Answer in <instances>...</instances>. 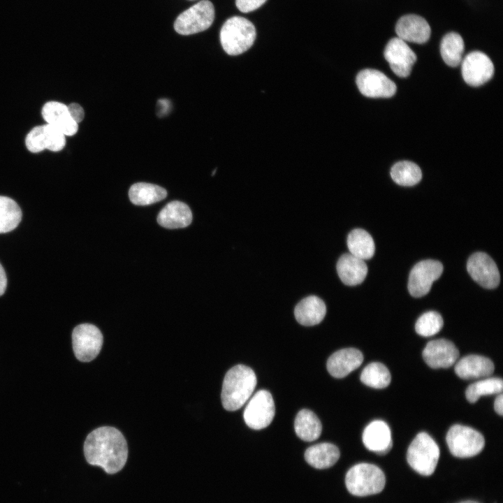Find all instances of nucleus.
Returning a JSON list of instances; mask_svg holds the SVG:
<instances>
[{"mask_svg":"<svg viewBox=\"0 0 503 503\" xmlns=\"http://www.w3.org/2000/svg\"><path fill=\"white\" fill-rule=\"evenodd\" d=\"M214 19V8L209 0H201L178 15L174 29L181 35H191L207 29Z\"/></svg>","mask_w":503,"mask_h":503,"instance_id":"nucleus-6","label":"nucleus"},{"mask_svg":"<svg viewBox=\"0 0 503 503\" xmlns=\"http://www.w3.org/2000/svg\"><path fill=\"white\" fill-rule=\"evenodd\" d=\"M191 221L192 213L189 207L178 201L168 203L157 216L159 225L170 229L187 227Z\"/></svg>","mask_w":503,"mask_h":503,"instance_id":"nucleus-22","label":"nucleus"},{"mask_svg":"<svg viewBox=\"0 0 503 503\" xmlns=\"http://www.w3.org/2000/svg\"><path fill=\"white\" fill-rule=\"evenodd\" d=\"M494 369L495 366L491 360L475 354L462 358L454 367L457 376L466 380L488 377L493 373Z\"/></svg>","mask_w":503,"mask_h":503,"instance_id":"nucleus-21","label":"nucleus"},{"mask_svg":"<svg viewBox=\"0 0 503 503\" xmlns=\"http://www.w3.org/2000/svg\"><path fill=\"white\" fill-rule=\"evenodd\" d=\"M191 1H193V0H191Z\"/></svg>","mask_w":503,"mask_h":503,"instance_id":"nucleus-40","label":"nucleus"},{"mask_svg":"<svg viewBox=\"0 0 503 503\" xmlns=\"http://www.w3.org/2000/svg\"><path fill=\"white\" fill-rule=\"evenodd\" d=\"M460 503H479V502H475V501H472V500H467V501L461 502Z\"/></svg>","mask_w":503,"mask_h":503,"instance_id":"nucleus-39","label":"nucleus"},{"mask_svg":"<svg viewBox=\"0 0 503 503\" xmlns=\"http://www.w3.org/2000/svg\"><path fill=\"white\" fill-rule=\"evenodd\" d=\"M439 449L426 432L418 433L410 444L407 459L410 467L423 476L431 475L437 465Z\"/></svg>","mask_w":503,"mask_h":503,"instance_id":"nucleus-5","label":"nucleus"},{"mask_svg":"<svg viewBox=\"0 0 503 503\" xmlns=\"http://www.w3.org/2000/svg\"><path fill=\"white\" fill-rule=\"evenodd\" d=\"M326 307L317 296H310L300 300L295 307L294 315L301 325L311 326L319 324L324 318Z\"/></svg>","mask_w":503,"mask_h":503,"instance_id":"nucleus-24","label":"nucleus"},{"mask_svg":"<svg viewBox=\"0 0 503 503\" xmlns=\"http://www.w3.org/2000/svg\"><path fill=\"white\" fill-rule=\"evenodd\" d=\"M166 196L164 188L146 182L133 184L129 191L130 201L137 205H150L164 199Z\"/></svg>","mask_w":503,"mask_h":503,"instance_id":"nucleus-27","label":"nucleus"},{"mask_svg":"<svg viewBox=\"0 0 503 503\" xmlns=\"http://www.w3.org/2000/svg\"><path fill=\"white\" fill-rule=\"evenodd\" d=\"M294 429L298 437L302 440L313 442L320 437L322 425L314 413L304 409L300 410L296 417Z\"/></svg>","mask_w":503,"mask_h":503,"instance_id":"nucleus-26","label":"nucleus"},{"mask_svg":"<svg viewBox=\"0 0 503 503\" xmlns=\"http://www.w3.org/2000/svg\"><path fill=\"white\" fill-rule=\"evenodd\" d=\"M442 272L443 265L438 261L428 259L417 263L409 276L407 287L411 296L420 298L426 295Z\"/></svg>","mask_w":503,"mask_h":503,"instance_id":"nucleus-10","label":"nucleus"},{"mask_svg":"<svg viewBox=\"0 0 503 503\" xmlns=\"http://www.w3.org/2000/svg\"><path fill=\"white\" fill-rule=\"evenodd\" d=\"M72 344L77 359L82 362H89L99 353L103 344V335L94 325L80 324L73 330Z\"/></svg>","mask_w":503,"mask_h":503,"instance_id":"nucleus-8","label":"nucleus"},{"mask_svg":"<svg viewBox=\"0 0 503 503\" xmlns=\"http://www.w3.org/2000/svg\"><path fill=\"white\" fill-rule=\"evenodd\" d=\"M384 57L393 73L400 78L409 75L416 61V55L407 43L395 37L386 45Z\"/></svg>","mask_w":503,"mask_h":503,"instance_id":"nucleus-13","label":"nucleus"},{"mask_svg":"<svg viewBox=\"0 0 503 503\" xmlns=\"http://www.w3.org/2000/svg\"><path fill=\"white\" fill-rule=\"evenodd\" d=\"M363 361V355L355 348L340 349L327 360V370L335 378H343L357 369Z\"/></svg>","mask_w":503,"mask_h":503,"instance_id":"nucleus-20","label":"nucleus"},{"mask_svg":"<svg viewBox=\"0 0 503 503\" xmlns=\"http://www.w3.org/2000/svg\"><path fill=\"white\" fill-rule=\"evenodd\" d=\"M494 408L495 411L500 416L503 414V395L502 393L498 394L495 400Z\"/></svg>","mask_w":503,"mask_h":503,"instance_id":"nucleus-38","label":"nucleus"},{"mask_svg":"<svg viewBox=\"0 0 503 503\" xmlns=\"http://www.w3.org/2000/svg\"><path fill=\"white\" fill-rule=\"evenodd\" d=\"M7 286V279L3 268L0 264V296L3 295L6 291Z\"/></svg>","mask_w":503,"mask_h":503,"instance_id":"nucleus-37","label":"nucleus"},{"mask_svg":"<svg viewBox=\"0 0 503 503\" xmlns=\"http://www.w3.org/2000/svg\"><path fill=\"white\" fill-rule=\"evenodd\" d=\"M360 92L370 98H390L396 92V85L382 72L371 68L360 71L356 77Z\"/></svg>","mask_w":503,"mask_h":503,"instance_id":"nucleus-11","label":"nucleus"},{"mask_svg":"<svg viewBox=\"0 0 503 503\" xmlns=\"http://www.w3.org/2000/svg\"><path fill=\"white\" fill-rule=\"evenodd\" d=\"M360 379L366 386L379 389L390 384L391 377L389 370L384 364L374 362L365 367Z\"/></svg>","mask_w":503,"mask_h":503,"instance_id":"nucleus-32","label":"nucleus"},{"mask_svg":"<svg viewBox=\"0 0 503 503\" xmlns=\"http://www.w3.org/2000/svg\"><path fill=\"white\" fill-rule=\"evenodd\" d=\"M467 269L472 278L486 289L496 288L500 281L495 261L486 253L476 252L468 259Z\"/></svg>","mask_w":503,"mask_h":503,"instance_id":"nucleus-14","label":"nucleus"},{"mask_svg":"<svg viewBox=\"0 0 503 503\" xmlns=\"http://www.w3.org/2000/svg\"><path fill=\"white\" fill-rule=\"evenodd\" d=\"M347 246L350 254L362 260L371 258L375 251L373 238L365 230L356 228L347 237Z\"/></svg>","mask_w":503,"mask_h":503,"instance_id":"nucleus-28","label":"nucleus"},{"mask_svg":"<svg viewBox=\"0 0 503 503\" xmlns=\"http://www.w3.org/2000/svg\"><path fill=\"white\" fill-rule=\"evenodd\" d=\"M395 32L402 41L415 43H425L430 36L431 29L421 16L409 14L401 17L396 23Z\"/></svg>","mask_w":503,"mask_h":503,"instance_id":"nucleus-17","label":"nucleus"},{"mask_svg":"<svg viewBox=\"0 0 503 503\" xmlns=\"http://www.w3.org/2000/svg\"><path fill=\"white\" fill-rule=\"evenodd\" d=\"M464 50L463 39L458 33H448L441 41L442 57L444 61L451 67H456L461 63Z\"/></svg>","mask_w":503,"mask_h":503,"instance_id":"nucleus-29","label":"nucleus"},{"mask_svg":"<svg viewBox=\"0 0 503 503\" xmlns=\"http://www.w3.org/2000/svg\"><path fill=\"white\" fill-rule=\"evenodd\" d=\"M502 379L487 377L469 385L465 391V396L468 402L474 403L483 395L502 393Z\"/></svg>","mask_w":503,"mask_h":503,"instance_id":"nucleus-33","label":"nucleus"},{"mask_svg":"<svg viewBox=\"0 0 503 503\" xmlns=\"http://www.w3.org/2000/svg\"><path fill=\"white\" fill-rule=\"evenodd\" d=\"M386 479L382 470L370 463L353 465L347 472L345 484L348 491L355 496L364 497L382 491Z\"/></svg>","mask_w":503,"mask_h":503,"instance_id":"nucleus-4","label":"nucleus"},{"mask_svg":"<svg viewBox=\"0 0 503 503\" xmlns=\"http://www.w3.org/2000/svg\"><path fill=\"white\" fill-rule=\"evenodd\" d=\"M340 453L338 448L330 443H320L309 447L305 452V459L316 469H326L338 460Z\"/></svg>","mask_w":503,"mask_h":503,"instance_id":"nucleus-25","label":"nucleus"},{"mask_svg":"<svg viewBox=\"0 0 503 503\" xmlns=\"http://www.w3.org/2000/svg\"><path fill=\"white\" fill-rule=\"evenodd\" d=\"M67 106L69 113L74 121L78 124L82 122L85 117L83 108L75 103H71Z\"/></svg>","mask_w":503,"mask_h":503,"instance_id":"nucleus-36","label":"nucleus"},{"mask_svg":"<svg viewBox=\"0 0 503 503\" xmlns=\"http://www.w3.org/2000/svg\"><path fill=\"white\" fill-rule=\"evenodd\" d=\"M42 116L47 124L71 136L78 130V124L71 117L68 106L57 101L47 102L42 108Z\"/></svg>","mask_w":503,"mask_h":503,"instance_id":"nucleus-18","label":"nucleus"},{"mask_svg":"<svg viewBox=\"0 0 503 503\" xmlns=\"http://www.w3.org/2000/svg\"><path fill=\"white\" fill-rule=\"evenodd\" d=\"M275 403L272 395L266 390H260L247 403L243 417L245 422L250 428L261 430L270 424L275 416Z\"/></svg>","mask_w":503,"mask_h":503,"instance_id":"nucleus-9","label":"nucleus"},{"mask_svg":"<svg viewBox=\"0 0 503 503\" xmlns=\"http://www.w3.org/2000/svg\"><path fill=\"white\" fill-rule=\"evenodd\" d=\"M462 75L467 84L478 87L490 80L494 74V66L483 52L474 51L461 61Z\"/></svg>","mask_w":503,"mask_h":503,"instance_id":"nucleus-12","label":"nucleus"},{"mask_svg":"<svg viewBox=\"0 0 503 503\" xmlns=\"http://www.w3.org/2000/svg\"><path fill=\"white\" fill-rule=\"evenodd\" d=\"M443 323V319L438 312L430 311L423 314L418 319L415 324V330L419 335L430 337L439 332Z\"/></svg>","mask_w":503,"mask_h":503,"instance_id":"nucleus-34","label":"nucleus"},{"mask_svg":"<svg viewBox=\"0 0 503 503\" xmlns=\"http://www.w3.org/2000/svg\"><path fill=\"white\" fill-rule=\"evenodd\" d=\"M393 180L399 185L409 187L418 183L422 172L418 165L411 161H402L395 163L391 170Z\"/></svg>","mask_w":503,"mask_h":503,"instance_id":"nucleus-30","label":"nucleus"},{"mask_svg":"<svg viewBox=\"0 0 503 503\" xmlns=\"http://www.w3.org/2000/svg\"><path fill=\"white\" fill-rule=\"evenodd\" d=\"M267 0H235L238 9L242 13L254 11L261 7Z\"/></svg>","mask_w":503,"mask_h":503,"instance_id":"nucleus-35","label":"nucleus"},{"mask_svg":"<svg viewBox=\"0 0 503 503\" xmlns=\"http://www.w3.org/2000/svg\"><path fill=\"white\" fill-rule=\"evenodd\" d=\"M256 377L249 367L237 365L226 374L221 398L224 408L235 411L241 408L251 397L256 386Z\"/></svg>","mask_w":503,"mask_h":503,"instance_id":"nucleus-2","label":"nucleus"},{"mask_svg":"<svg viewBox=\"0 0 503 503\" xmlns=\"http://www.w3.org/2000/svg\"><path fill=\"white\" fill-rule=\"evenodd\" d=\"M446 440L451 454L458 458L474 456L485 445L484 437L479 432L459 424L450 428Z\"/></svg>","mask_w":503,"mask_h":503,"instance_id":"nucleus-7","label":"nucleus"},{"mask_svg":"<svg viewBox=\"0 0 503 503\" xmlns=\"http://www.w3.org/2000/svg\"><path fill=\"white\" fill-rule=\"evenodd\" d=\"M87 462L101 467L110 474L119 472L128 458L126 441L117 429L103 426L91 432L84 443Z\"/></svg>","mask_w":503,"mask_h":503,"instance_id":"nucleus-1","label":"nucleus"},{"mask_svg":"<svg viewBox=\"0 0 503 503\" xmlns=\"http://www.w3.org/2000/svg\"><path fill=\"white\" fill-rule=\"evenodd\" d=\"M337 272L344 284L356 286L364 281L367 274V266L364 260L351 254H345L337 263Z\"/></svg>","mask_w":503,"mask_h":503,"instance_id":"nucleus-23","label":"nucleus"},{"mask_svg":"<svg viewBox=\"0 0 503 503\" xmlns=\"http://www.w3.org/2000/svg\"><path fill=\"white\" fill-rule=\"evenodd\" d=\"M22 219V211L9 197L0 196V233L15 229Z\"/></svg>","mask_w":503,"mask_h":503,"instance_id":"nucleus-31","label":"nucleus"},{"mask_svg":"<svg viewBox=\"0 0 503 503\" xmlns=\"http://www.w3.org/2000/svg\"><path fill=\"white\" fill-rule=\"evenodd\" d=\"M458 357L455 345L446 339L430 341L423 351L424 361L434 369L448 368L455 363Z\"/></svg>","mask_w":503,"mask_h":503,"instance_id":"nucleus-16","label":"nucleus"},{"mask_svg":"<svg viewBox=\"0 0 503 503\" xmlns=\"http://www.w3.org/2000/svg\"><path fill=\"white\" fill-rule=\"evenodd\" d=\"M362 439L368 450L379 455L387 453L392 448L391 432L384 421L376 420L369 423L363 430Z\"/></svg>","mask_w":503,"mask_h":503,"instance_id":"nucleus-19","label":"nucleus"},{"mask_svg":"<svg viewBox=\"0 0 503 503\" xmlns=\"http://www.w3.org/2000/svg\"><path fill=\"white\" fill-rule=\"evenodd\" d=\"M254 25L240 16L228 18L220 30V43L229 55H238L249 50L256 39Z\"/></svg>","mask_w":503,"mask_h":503,"instance_id":"nucleus-3","label":"nucleus"},{"mask_svg":"<svg viewBox=\"0 0 503 503\" xmlns=\"http://www.w3.org/2000/svg\"><path fill=\"white\" fill-rule=\"evenodd\" d=\"M25 144L27 149L34 153L45 149L58 152L64 147L66 138L60 131L46 124L33 128L26 137Z\"/></svg>","mask_w":503,"mask_h":503,"instance_id":"nucleus-15","label":"nucleus"}]
</instances>
